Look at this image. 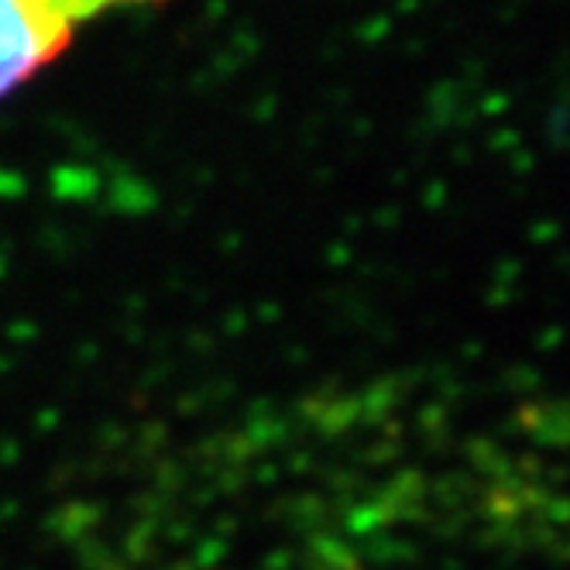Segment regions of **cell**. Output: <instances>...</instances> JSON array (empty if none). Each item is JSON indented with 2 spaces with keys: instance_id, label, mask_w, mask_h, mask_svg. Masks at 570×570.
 I'll list each match as a JSON object with an SVG mask.
<instances>
[{
  "instance_id": "1",
  "label": "cell",
  "mask_w": 570,
  "mask_h": 570,
  "mask_svg": "<svg viewBox=\"0 0 570 570\" xmlns=\"http://www.w3.org/2000/svg\"><path fill=\"white\" fill-rule=\"evenodd\" d=\"M166 0H0V100L31 87L100 14Z\"/></svg>"
}]
</instances>
